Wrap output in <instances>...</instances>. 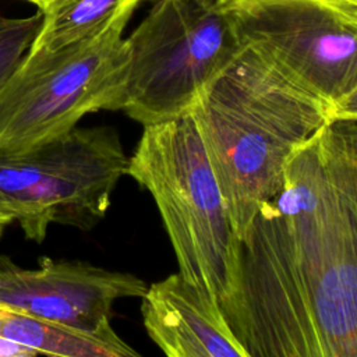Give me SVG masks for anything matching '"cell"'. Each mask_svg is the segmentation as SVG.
I'll use <instances>...</instances> for the list:
<instances>
[{
  "label": "cell",
  "instance_id": "cell-1",
  "mask_svg": "<svg viewBox=\"0 0 357 357\" xmlns=\"http://www.w3.org/2000/svg\"><path fill=\"white\" fill-rule=\"evenodd\" d=\"M227 321L248 357H357V123L333 119L290 159L241 240Z\"/></svg>",
  "mask_w": 357,
  "mask_h": 357
},
{
  "label": "cell",
  "instance_id": "cell-2",
  "mask_svg": "<svg viewBox=\"0 0 357 357\" xmlns=\"http://www.w3.org/2000/svg\"><path fill=\"white\" fill-rule=\"evenodd\" d=\"M188 113L240 241L259 208L282 188L293 155L333 120L331 105L248 45L199 93Z\"/></svg>",
  "mask_w": 357,
  "mask_h": 357
},
{
  "label": "cell",
  "instance_id": "cell-3",
  "mask_svg": "<svg viewBox=\"0 0 357 357\" xmlns=\"http://www.w3.org/2000/svg\"><path fill=\"white\" fill-rule=\"evenodd\" d=\"M127 174L151 192L178 272L229 315L240 289L241 241L191 114L144 126Z\"/></svg>",
  "mask_w": 357,
  "mask_h": 357
},
{
  "label": "cell",
  "instance_id": "cell-4",
  "mask_svg": "<svg viewBox=\"0 0 357 357\" xmlns=\"http://www.w3.org/2000/svg\"><path fill=\"white\" fill-rule=\"evenodd\" d=\"M123 15L53 52H26L0 84V156H15L77 126L88 113L121 110L128 64Z\"/></svg>",
  "mask_w": 357,
  "mask_h": 357
},
{
  "label": "cell",
  "instance_id": "cell-5",
  "mask_svg": "<svg viewBox=\"0 0 357 357\" xmlns=\"http://www.w3.org/2000/svg\"><path fill=\"white\" fill-rule=\"evenodd\" d=\"M126 42L121 110L142 126L187 114L245 45L219 0H158Z\"/></svg>",
  "mask_w": 357,
  "mask_h": 357
},
{
  "label": "cell",
  "instance_id": "cell-6",
  "mask_svg": "<svg viewBox=\"0 0 357 357\" xmlns=\"http://www.w3.org/2000/svg\"><path fill=\"white\" fill-rule=\"evenodd\" d=\"M128 160L114 128L75 126L25 153L0 156V192L25 237L40 243L52 223L93 227Z\"/></svg>",
  "mask_w": 357,
  "mask_h": 357
},
{
  "label": "cell",
  "instance_id": "cell-7",
  "mask_svg": "<svg viewBox=\"0 0 357 357\" xmlns=\"http://www.w3.org/2000/svg\"><path fill=\"white\" fill-rule=\"evenodd\" d=\"M243 42L333 107L357 89V0H227Z\"/></svg>",
  "mask_w": 357,
  "mask_h": 357
},
{
  "label": "cell",
  "instance_id": "cell-8",
  "mask_svg": "<svg viewBox=\"0 0 357 357\" xmlns=\"http://www.w3.org/2000/svg\"><path fill=\"white\" fill-rule=\"evenodd\" d=\"M146 283L127 272L84 261L40 258L38 268H21L0 255V303L84 331L110 326L116 300L142 297Z\"/></svg>",
  "mask_w": 357,
  "mask_h": 357
},
{
  "label": "cell",
  "instance_id": "cell-9",
  "mask_svg": "<svg viewBox=\"0 0 357 357\" xmlns=\"http://www.w3.org/2000/svg\"><path fill=\"white\" fill-rule=\"evenodd\" d=\"M144 326L169 357H248L219 303L180 272L141 297Z\"/></svg>",
  "mask_w": 357,
  "mask_h": 357
},
{
  "label": "cell",
  "instance_id": "cell-10",
  "mask_svg": "<svg viewBox=\"0 0 357 357\" xmlns=\"http://www.w3.org/2000/svg\"><path fill=\"white\" fill-rule=\"evenodd\" d=\"M0 336L39 354L63 357H138L113 329L66 326L0 303Z\"/></svg>",
  "mask_w": 357,
  "mask_h": 357
},
{
  "label": "cell",
  "instance_id": "cell-11",
  "mask_svg": "<svg viewBox=\"0 0 357 357\" xmlns=\"http://www.w3.org/2000/svg\"><path fill=\"white\" fill-rule=\"evenodd\" d=\"M141 0H59L42 13V25L29 52H53L92 36Z\"/></svg>",
  "mask_w": 357,
  "mask_h": 357
},
{
  "label": "cell",
  "instance_id": "cell-12",
  "mask_svg": "<svg viewBox=\"0 0 357 357\" xmlns=\"http://www.w3.org/2000/svg\"><path fill=\"white\" fill-rule=\"evenodd\" d=\"M40 25V11L29 17L0 15V84L29 50Z\"/></svg>",
  "mask_w": 357,
  "mask_h": 357
},
{
  "label": "cell",
  "instance_id": "cell-13",
  "mask_svg": "<svg viewBox=\"0 0 357 357\" xmlns=\"http://www.w3.org/2000/svg\"><path fill=\"white\" fill-rule=\"evenodd\" d=\"M332 119L350 120L357 123V89L333 107Z\"/></svg>",
  "mask_w": 357,
  "mask_h": 357
},
{
  "label": "cell",
  "instance_id": "cell-14",
  "mask_svg": "<svg viewBox=\"0 0 357 357\" xmlns=\"http://www.w3.org/2000/svg\"><path fill=\"white\" fill-rule=\"evenodd\" d=\"M39 353L26 346H21L15 342H11L0 336V357H33Z\"/></svg>",
  "mask_w": 357,
  "mask_h": 357
},
{
  "label": "cell",
  "instance_id": "cell-15",
  "mask_svg": "<svg viewBox=\"0 0 357 357\" xmlns=\"http://www.w3.org/2000/svg\"><path fill=\"white\" fill-rule=\"evenodd\" d=\"M15 222V216L7 202V199L4 198V195L0 192V238L3 237L4 230L13 223Z\"/></svg>",
  "mask_w": 357,
  "mask_h": 357
},
{
  "label": "cell",
  "instance_id": "cell-16",
  "mask_svg": "<svg viewBox=\"0 0 357 357\" xmlns=\"http://www.w3.org/2000/svg\"><path fill=\"white\" fill-rule=\"evenodd\" d=\"M26 1L35 4V6L39 8V11L43 13V11H46L50 6H53L54 3H57L59 0H26Z\"/></svg>",
  "mask_w": 357,
  "mask_h": 357
},
{
  "label": "cell",
  "instance_id": "cell-17",
  "mask_svg": "<svg viewBox=\"0 0 357 357\" xmlns=\"http://www.w3.org/2000/svg\"><path fill=\"white\" fill-rule=\"evenodd\" d=\"M219 1H222V3H225V1H227V0H219Z\"/></svg>",
  "mask_w": 357,
  "mask_h": 357
}]
</instances>
